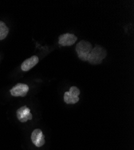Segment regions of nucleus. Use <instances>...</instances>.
Returning <instances> with one entry per match:
<instances>
[{
  "mask_svg": "<svg viewBox=\"0 0 134 150\" xmlns=\"http://www.w3.org/2000/svg\"><path fill=\"white\" fill-rule=\"evenodd\" d=\"M31 141L34 145L38 147H41L45 143V136L40 129H35L31 134Z\"/></svg>",
  "mask_w": 134,
  "mask_h": 150,
  "instance_id": "39448f33",
  "label": "nucleus"
},
{
  "mask_svg": "<svg viewBox=\"0 0 134 150\" xmlns=\"http://www.w3.org/2000/svg\"><path fill=\"white\" fill-rule=\"evenodd\" d=\"M16 115L19 121L21 122H26L28 120H31L33 118L30 109L26 106L19 108L16 111Z\"/></svg>",
  "mask_w": 134,
  "mask_h": 150,
  "instance_id": "20e7f679",
  "label": "nucleus"
},
{
  "mask_svg": "<svg viewBox=\"0 0 134 150\" xmlns=\"http://www.w3.org/2000/svg\"><path fill=\"white\" fill-rule=\"evenodd\" d=\"M39 58L35 56H32L31 58L24 61L21 64V69L24 71H27L34 67L39 62Z\"/></svg>",
  "mask_w": 134,
  "mask_h": 150,
  "instance_id": "0eeeda50",
  "label": "nucleus"
},
{
  "mask_svg": "<svg viewBox=\"0 0 134 150\" xmlns=\"http://www.w3.org/2000/svg\"><path fill=\"white\" fill-rule=\"evenodd\" d=\"M77 37L72 34H64L60 35L58 40V43L63 46H71L74 45L77 40Z\"/></svg>",
  "mask_w": 134,
  "mask_h": 150,
  "instance_id": "423d86ee",
  "label": "nucleus"
},
{
  "mask_svg": "<svg viewBox=\"0 0 134 150\" xmlns=\"http://www.w3.org/2000/svg\"><path fill=\"white\" fill-rule=\"evenodd\" d=\"M92 45L89 42L82 40L76 46V51L79 59L82 61H88L90 53L92 50Z\"/></svg>",
  "mask_w": 134,
  "mask_h": 150,
  "instance_id": "f03ea898",
  "label": "nucleus"
},
{
  "mask_svg": "<svg viewBox=\"0 0 134 150\" xmlns=\"http://www.w3.org/2000/svg\"><path fill=\"white\" fill-rule=\"evenodd\" d=\"M65 102L67 104H75L79 101V97L70 95L69 92H66L64 95Z\"/></svg>",
  "mask_w": 134,
  "mask_h": 150,
  "instance_id": "1a4fd4ad",
  "label": "nucleus"
},
{
  "mask_svg": "<svg viewBox=\"0 0 134 150\" xmlns=\"http://www.w3.org/2000/svg\"><path fill=\"white\" fill-rule=\"evenodd\" d=\"M106 56V52L105 49L97 45L92 49L88 58V61L91 64H99Z\"/></svg>",
  "mask_w": 134,
  "mask_h": 150,
  "instance_id": "f257e3e1",
  "label": "nucleus"
},
{
  "mask_svg": "<svg viewBox=\"0 0 134 150\" xmlns=\"http://www.w3.org/2000/svg\"><path fill=\"white\" fill-rule=\"evenodd\" d=\"M29 91V87L24 83H18L10 90V94L14 97H25Z\"/></svg>",
  "mask_w": 134,
  "mask_h": 150,
  "instance_id": "7ed1b4c3",
  "label": "nucleus"
},
{
  "mask_svg": "<svg viewBox=\"0 0 134 150\" xmlns=\"http://www.w3.org/2000/svg\"><path fill=\"white\" fill-rule=\"evenodd\" d=\"M9 32V30L6 23L4 22L0 21V40L4 39L8 35Z\"/></svg>",
  "mask_w": 134,
  "mask_h": 150,
  "instance_id": "6e6552de",
  "label": "nucleus"
},
{
  "mask_svg": "<svg viewBox=\"0 0 134 150\" xmlns=\"http://www.w3.org/2000/svg\"><path fill=\"white\" fill-rule=\"evenodd\" d=\"M69 93L75 97H78V96L80 94V91L79 90L76 86H72L70 88V90L69 91Z\"/></svg>",
  "mask_w": 134,
  "mask_h": 150,
  "instance_id": "9d476101",
  "label": "nucleus"
}]
</instances>
